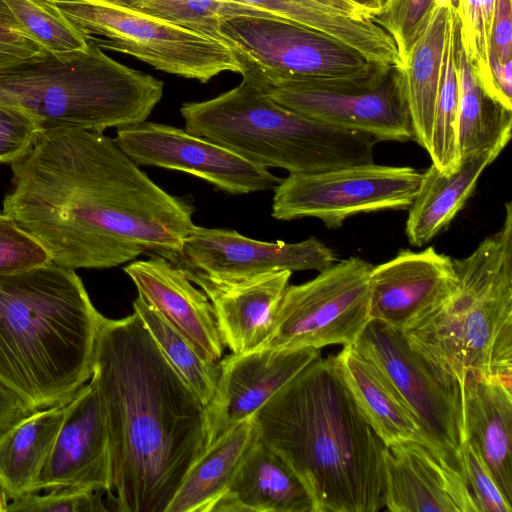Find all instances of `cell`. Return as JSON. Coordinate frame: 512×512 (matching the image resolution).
<instances>
[{"label": "cell", "instance_id": "6da1fadb", "mask_svg": "<svg viewBox=\"0 0 512 512\" xmlns=\"http://www.w3.org/2000/svg\"><path fill=\"white\" fill-rule=\"evenodd\" d=\"M11 168L3 212L56 265L111 268L145 253L180 263L194 206L154 183L103 132L41 130Z\"/></svg>", "mask_w": 512, "mask_h": 512}, {"label": "cell", "instance_id": "7a4b0ae2", "mask_svg": "<svg viewBox=\"0 0 512 512\" xmlns=\"http://www.w3.org/2000/svg\"><path fill=\"white\" fill-rule=\"evenodd\" d=\"M109 436L120 512H166L207 449V410L136 312L103 318L91 378Z\"/></svg>", "mask_w": 512, "mask_h": 512}, {"label": "cell", "instance_id": "3957f363", "mask_svg": "<svg viewBox=\"0 0 512 512\" xmlns=\"http://www.w3.org/2000/svg\"><path fill=\"white\" fill-rule=\"evenodd\" d=\"M259 438L307 488L314 512L385 507L383 441L357 407L334 355H321L252 416Z\"/></svg>", "mask_w": 512, "mask_h": 512}, {"label": "cell", "instance_id": "277c9868", "mask_svg": "<svg viewBox=\"0 0 512 512\" xmlns=\"http://www.w3.org/2000/svg\"><path fill=\"white\" fill-rule=\"evenodd\" d=\"M103 318L75 270L0 276V384L32 411L68 403L92 376Z\"/></svg>", "mask_w": 512, "mask_h": 512}, {"label": "cell", "instance_id": "5b68a950", "mask_svg": "<svg viewBox=\"0 0 512 512\" xmlns=\"http://www.w3.org/2000/svg\"><path fill=\"white\" fill-rule=\"evenodd\" d=\"M502 227L463 259L441 303L402 330L409 345L461 386L468 372L512 381V203Z\"/></svg>", "mask_w": 512, "mask_h": 512}, {"label": "cell", "instance_id": "8992f818", "mask_svg": "<svg viewBox=\"0 0 512 512\" xmlns=\"http://www.w3.org/2000/svg\"><path fill=\"white\" fill-rule=\"evenodd\" d=\"M87 47L23 62L0 72V102L21 109L41 130L103 132L145 121L164 83Z\"/></svg>", "mask_w": 512, "mask_h": 512}, {"label": "cell", "instance_id": "52a82bcc", "mask_svg": "<svg viewBox=\"0 0 512 512\" xmlns=\"http://www.w3.org/2000/svg\"><path fill=\"white\" fill-rule=\"evenodd\" d=\"M185 130L245 160L289 173H308L373 163L378 141L289 110L249 81L180 108Z\"/></svg>", "mask_w": 512, "mask_h": 512}, {"label": "cell", "instance_id": "ba28073f", "mask_svg": "<svg viewBox=\"0 0 512 512\" xmlns=\"http://www.w3.org/2000/svg\"><path fill=\"white\" fill-rule=\"evenodd\" d=\"M87 42L131 55L155 69L206 83L244 67L225 43L113 0H45Z\"/></svg>", "mask_w": 512, "mask_h": 512}, {"label": "cell", "instance_id": "9c48e42d", "mask_svg": "<svg viewBox=\"0 0 512 512\" xmlns=\"http://www.w3.org/2000/svg\"><path fill=\"white\" fill-rule=\"evenodd\" d=\"M277 104L378 141L413 139L402 69L375 64L362 75L340 78H285L244 65L241 73Z\"/></svg>", "mask_w": 512, "mask_h": 512}, {"label": "cell", "instance_id": "30bf717a", "mask_svg": "<svg viewBox=\"0 0 512 512\" xmlns=\"http://www.w3.org/2000/svg\"><path fill=\"white\" fill-rule=\"evenodd\" d=\"M371 269L370 263L353 256L336 261L307 282L288 285L263 348L352 345L370 321Z\"/></svg>", "mask_w": 512, "mask_h": 512}, {"label": "cell", "instance_id": "8fae6325", "mask_svg": "<svg viewBox=\"0 0 512 512\" xmlns=\"http://www.w3.org/2000/svg\"><path fill=\"white\" fill-rule=\"evenodd\" d=\"M422 173L407 166L373 163L308 173H289L274 186L271 216L277 220L320 219L336 229L351 216L408 209Z\"/></svg>", "mask_w": 512, "mask_h": 512}, {"label": "cell", "instance_id": "7c38bea8", "mask_svg": "<svg viewBox=\"0 0 512 512\" xmlns=\"http://www.w3.org/2000/svg\"><path fill=\"white\" fill-rule=\"evenodd\" d=\"M352 346L389 379L415 417L430 449L460 471L461 384L439 372L413 349L401 330L378 321L370 320Z\"/></svg>", "mask_w": 512, "mask_h": 512}, {"label": "cell", "instance_id": "4fadbf2b", "mask_svg": "<svg viewBox=\"0 0 512 512\" xmlns=\"http://www.w3.org/2000/svg\"><path fill=\"white\" fill-rule=\"evenodd\" d=\"M220 32L243 67L277 77H351L375 65L343 42L283 19L234 16L221 21Z\"/></svg>", "mask_w": 512, "mask_h": 512}, {"label": "cell", "instance_id": "5bb4252c", "mask_svg": "<svg viewBox=\"0 0 512 512\" xmlns=\"http://www.w3.org/2000/svg\"><path fill=\"white\" fill-rule=\"evenodd\" d=\"M115 141L136 163L197 176L234 195L264 191L280 178L185 129L146 120L117 129Z\"/></svg>", "mask_w": 512, "mask_h": 512}, {"label": "cell", "instance_id": "9a60e30c", "mask_svg": "<svg viewBox=\"0 0 512 512\" xmlns=\"http://www.w3.org/2000/svg\"><path fill=\"white\" fill-rule=\"evenodd\" d=\"M334 251L312 236L286 243L250 239L237 231L194 226L184 240L178 266L216 278H242L266 272L329 268Z\"/></svg>", "mask_w": 512, "mask_h": 512}, {"label": "cell", "instance_id": "2e32d148", "mask_svg": "<svg viewBox=\"0 0 512 512\" xmlns=\"http://www.w3.org/2000/svg\"><path fill=\"white\" fill-rule=\"evenodd\" d=\"M320 355L319 349L312 347L294 350L261 348L221 358L217 391L206 408L207 448L252 417L271 396Z\"/></svg>", "mask_w": 512, "mask_h": 512}, {"label": "cell", "instance_id": "e0dca14e", "mask_svg": "<svg viewBox=\"0 0 512 512\" xmlns=\"http://www.w3.org/2000/svg\"><path fill=\"white\" fill-rule=\"evenodd\" d=\"M65 487L111 494V461L105 413L89 380L68 402V410L35 493Z\"/></svg>", "mask_w": 512, "mask_h": 512}, {"label": "cell", "instance_id": "ac0fdd59", "mask_svg": "<svg viewBox=\"0 0 512 512\" xmlns=\"http://www.w3.org/2000/svg\"><path fill=\"white\" fill-rule=\"evenodd\" d=\"M453 259L429 246L400 250L369 275L370 320L397 330L444 301L456 288Z\"/></svg>", "mask_w": 512, "mask_h": 512}, {"label": "cell", "instance_id": "d6986e66", "mask_svg": "<svg viewBox=\"0 0 512 512\" xmlns=\"http://www.w3.org/2000/svg\"><path fill=\"white\" fill-rule=\"evenodd\" d=\"M185 271L211 302L221 340L231 353L243 354L265 346L291 271L228 279L195 270Z\"/></svg>", "mask_w": 512, "mask_h": 512}, {"label": "cell", "instance_id": "ffe728a7", "mask_svg": "<svg viewBox=\"0 0 512 512\" xmlns=\"http://www.w3.org/2000/svg\"><path fill=\"white\" fill-rule=\"evenodd\" d=\"M385 508L391 512H479L462 473L416 442L384 450Z\"/></svg>", "mask_w": 512, "mask_h": 512}, {"label": "cell", "instance_id": "44dd1931", "mask_svg": "<svg viewBox=\"0 0 512 512\" xmlns=\"http://www.w3.org/2000/svg\"><path fill=\"white\" fill-rule=\"evenodd\" d=\"M138 296L176 329L206 361L223 355L213 307L207 295L195 288L184 268L159 255L133 260L124 267Z\"/></svg>", "mask_w": 512, "mask_h": 512}, {"label": "cell", "instance_id": "7402d4cb", "mask_svg": "<svg viewBox=\"0 0 512 512\" xmlns=\"http://www.w3.org/2000/svg\"><path fill=\"white\" fill-rule=\"evenodd\" d=\"M511 384L495 375L468 372L462 383V418L463 440L481 456L512 505Z\"/></svg>", "mask_w": 512, "mask_h": 512}, {"label": "cell", "instance_id": "603a6c76", "mask_svg": "<svg viewBox=\"0 0 512 512\" xmlns=\"http://www.w3.org/2000/svg\"><path fill=\"white\" fill-rule=\"evenodd\" d=\"M211 512H314V504L299 476L258 436Z\"/></svg>", "mask_w": 512, "mask_h": 512}, {"label": "cell", "instance_id": "cb8c5ba5", "mask_svg": "<svg viewBox=\"0 0 512 512\" xmlns=\"http://www.w3.org/2000/svg\"><path fill=\"white\" fill-rule=\"evenodd\" d=\"M357 407L385 446L416 441L429 444L415 417L384 373L352 345L334 355Z\"/></svg>", "mask_w": 512, "mask_h": 512}, {"label": "cell", "instance_id": "d4e9b609", "mask_svg": "<svg viewBox=\"0 0 512 512\" xmlns=\"http://www.w3.org/2000/svg\"><path fill=\"white\" fill-rule=\"evenodd\" d=\"M504 148L496 146L463 158L448 174L440 172L433 164L422 173L405 226L411 245L421 247L449 226L473 193L482 172Z\"/></svg>", "mask_w": 512, "mask_h": 512}, {"label": "cell", "instance_id": "484cf974", "mask_svg": "<svg viewBox=\"0 0 512 512\" xmlns=\"http://www.w3.org/2000/svg\"><path fill=\"white\" fill-rule=\"evenodd\" d=\"M68 403L33 411L0 433V488L8 500L35 493Z\"/></svg>", "mask_w": 512, "mask_h": 512}, {"label": "cell", "instance_id": "4316f807", "mask_svg": "<svg viewBox=\"0 0 512 512\" xmlns=\"http://www.w3.org/2000/svg\"><path fill=\"white\" fill-rule=\"evenodd\" d=\"M257 438L250 417L213 442L192 465L166 512H211Z\"/></svg>", "mask_w": 512, "mask_h": 512}, {"label": "cell", "instance_id": "83f0119b", "mask_svg": "<svg viewBox=\"0 0 512 512\" xmlns=\"http://www.w3.org/2000/svg\"><path fill=\"white\" fill-rule=\"evenodd\" d=\"M448 10L435 7L402 69L413 139L427 152L440 85Z\"/></svg>", "mask_w": 512, "mask_h": 512}, {"label": "cell", "instance_id": "f1b7e54d", "mask_svg": "<svg viewBox=\"0 0 512 512\" xmlns=\"http://www.w3.org/2000/svg\"><path fill=\"white\" fill-rule=\"evenodd\" d=\"M228 1L245 4L263 10L274 18L327 34L357 50L372 63L403 69V62L392 37L372 19L356 20L294 0Z\"/></svg>", "mask_w": 512, "mask_h": 512}, {"label": "cell", "instance_id": "f546056e", "mask_svg": "<svg viewBox=\"0 0 512 512\" xmlns=\"http://www.w3.org/2000/svg\"><path fill=\"white\" fill-rule=\"evenodd\" d=\"M457 72L459 106L457 149L459 159L503 146L511 139L512 111L492 100L481 88L463 51L458 30Z\"/></svg>", "mask_w": 512, "mask_h": 512}, {"label": "cell", "instance_id": "4dcf8cb0", "mask_svg": "<svg viewBox=\"0 0 512 512\" xmlns=\"http://www.w3.org/2000/svg\"><path fill=\"white\" fill-rule=\"evenodd\" d=\"M458 30L455 10L449 8L440 85L428 151L432 164L445 174L453 172L460 164L457 149L459 81L456 54Z\"/></svg>", "mask_w": 512, "mask_h": 512}, {"label": "cell", "instance_id": "1f68e13d", "mask_svg": "<svg viewBox=\"0 0 512 512\" xmlns=\"http://www.w3.org/2000/svg\"><path fill=\"white\" fill-rule=\"evenodd\" d=\"M133 310L167 360L207 408L217 391L220 374L218 362L201 358L186 338L139 296L133 302Z\"/></svg>", "mask_w": 512, "mask_h": 512}, {"label": "cell", "instance_id": "d6a6232c", "mask_svg": "<svg viewBox=\"0 0 512 512\" xmlns=\"http://www.w3.org/2000/svg\"><path fill=\"white\" fill-rule=\"evenodd\" d=\"M113 1L199 32L223 43L225 41L220 32V23L225 18L240 15L274 18L263 10L228 0Z\"/></svg>", "mask_w": 512, "mask_h": 512}, {"label": "cell", "instance_id": "836d02e7", "mask_svg": "<svg viewBox=\"0 0 512 512\" xmlns=\"http://www.w3.org/2000/svg\"><path fill=\"white\" fill-rule=\"evenodd\" d=\"M495 6L496 0H457L455 13L465 56L483 91L499 103L489 66Z\"/></svg>", "mask_w": 512, "mask_h": 512}, {"label": "cell", "instance_id": "e575fe53", "mask_svg": "<svg viewBox=\"0 0 512 512\" xmlns=\"http://www.w3.org/2000/svg\"><path fill=\"white\" fill-rule=\"evenodd\" d=\"M26 32L48 53L63 54L87 47V41L45 0H4Z\"/></svg>", "mask_w": 512, "mask_h": 512}, {"label": "cell", "instance_id": "d590c367", "mask_svg": "<svg viewBox=\"0 0 512 512\" xmlns=\"http://www.w3.org/2000/svg\"><path fill=\"white\" fill-rule=\"evenodd\" d=\"M435 7V0H385L380 13L372 18L392 37L403 66Z\"/></svg>", "mask_w": 512, "mask_h": 512}, {"label": "cell", "instance_id": "8d00e7d4", "mask_svg": "<svg viewBox=\"0 0 512 512\" xmlns=\"http://www.w3.org/2000/svg\"><path fill=\"white\" fill-rule=\"evenodd\" d=\"M52 262L45 249L7 214L0 213V276Z\"/></svg>", "mask_w": 512, "mask_h": 512}, {"label": "cell", "instance_id": "74e56055", "mask_svg": "<svg viewBox=\"0 0 512 512\" xmlns=\"http://www.w3.org/2000/svg\"><path fill=\"white\" fill-rule=\"evenodd\" d=\"M103 492L84 488L65 487L48 490L46 494H28L12 500L6 512H98L107 511Z\"/></svg>", "mask_w": 512, "mask_h": 512}, {"label": "cell", "instance_id": "f35d334b", "mask_svg": "<svg viewBox=\"0 0 512 512\" xmlns=\"http://www.w3.org/2000/svg\"><path fill=\"white\" fill-rule=\"evenodd\" d=\"M460 471L468 483L479 512H511L489 468L471 444L463 440L458 450Z\"/></svg>", "mask_w": 512, "mask_h": 512}, {"label": "cell", "instance_id": "ab89813d", "mask_svg": "<svg viewBox=\"0 0 512 512\" xmlns=\"http://www.w3.org/2000/svg\"><path fill=\"white\" fill-rule=\"evenodd\" d=\"M41 129L26 112L0 102V163L11 164L32 148Z\"/></svg>", "mask_w": 512, "mask_h": 512}, {"label": "cell", "instance_id": "60d3db41", "mask_svg": "<svg viewBox=\"0 0 512 512\" xmlns=\"http://www.w3.org/2000/svg\"><path fill=\"white\" fill-rule=\"evenodd\" d=\"M0 48L32 57L48 54L22 27L4 0H0Z\"/></svg>", "mask_w": 512, "mask_h": 512}, {"label": "cell", "instance_id": "b9f144b4", "mask_svg": "<svg viewBox=\"0 0 512 512\" xmlns=\"http://www.w3.org/2000/svg\"><path fill=\"white\" fill-rule=\"evenodd\" d=\"M512 0H496L491 47L498 59L505 63L511 59Z\"/></svg>", "mask_w": 512, "mask_h": 512}, {"label": "cell", "instance_id": "7bdbcfd3", "mask_svg": "<svg viewBox=\"0 0 512 512\" xmlns=\"http://www.w3.org/2000/svg\"><path fill=\"white\" fill-rule=\"evenodd\" d=\"M489 66L499 103L512 111V60L502 63L490 47Z\"/></svg>", "mask_w": 512, "mask_h": 512}, {"label": "cell", "instance_id": "ee69618b", "mask_svg": "<svg viewBox=\"0 0 512 512\" xmlns=\"http://www.w3.org/2000/svg\"><path fill=\"white\" fill-rule=\"evenodd\" d=\"M31 412L19 397L0 384V433Z\"/></svg>", "mask_w": 512, "mask_h": 512}, {"label": "cell", "instance_id": "f6af8a7d", "mask_svg": "<svg viewBox=\"0 0 512 512\" xmlns=\"http://www.w3.org/2000/svg\"><path fill=\"white\" fill-rule=\"evenodd\" d=\"M305 5L320 8L334 14L353 18L356 20L371 19L358 5L350 0H294Z\"/></svg>", "mask_w": 512, "mask_h": 512}, {"label": "cell", "instance_id": "bcb514c9", "mask_svg": "<svg viewBox=\"0 0 512 512\" xmlns=\"http://www.w3.org/2000/svg\"><path fill=\"white\" fill-rule=\"evenodd\" d=\"M42 57H32L22 52L0 48V72L23 62L39 59Z\"/></svg>", "mask_w": 512, "mask_h": 512}, {"label": "cell", "instance_id": "7dc6e473", "mask_svg": "<svg viewBox=\"0 0 512 512\" xmlns=\"http://www.w3.org/2000/svg\"><path fill=\"white\" fill-rule=\"evenodd\" d=\"M361 7L372 19L379 14L385 0H350Z\"/></svg>", "mask_w": 512, "mask_h": 512}, {"label": "cell", "instance_id": "c3c4849f", "mask_svg": "<svg viewBox=\"0 0 512 512\" xmlns=\"http://www.w3.org/2000/svg\"><path fill=\"white\" fill-rule=\"evenodd\" d=\"M436 6L456 9L457 0H435Z\"/></svg>", "mask_w": 512, "mask_h": 512}, {"label": "cell", "instance_id": "681fc988", "mask_svg": "<svg viewBox=\"0 0 512 512\" xmlns=\"http://www.w3.org/2000/svg\"><path fill=\"white\" fill-rule=\"evenodd\" d=\"M8 505V498L0 488V512H6Z\"/></svg>", "mask_w": 512, "mask_h": 512}]
</instances>
